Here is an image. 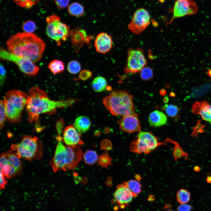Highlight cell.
Segmentation results:
<instances>
[{"mask_svg": "<svg viewBox=\"0 0 211 211\" xmlns=\"http://www.w3.org/2000/svg\"><path fill=\"white\" fill-rule=\"evenodd\" d=\"M163 108L167 115L171 117H176L179 111V108L177 106L172 104H166Z\"/></svg>", "mask_w": 211, "mask_h": 211, "instance_id": "d6a6232c", "label": "cell"}, {"mask_svg": "<svg viewBox=\"0 0 211 211\" xmlns=\"http://www.w3.org/2000/svg\"><path fill=\"white\" fill-rule=\"evenodd\" d=\"M210 173L211 174V172Z\"/></svg>", "mask_w": 211, "mask_h": 211, "instance_id": "7dc6e473", "label": "cell"}, {"mask_svg": "<svg viewBox=\"0 0 211 211\" xmlns=\"http://www.w3.org/2000/svg\"><path fill=\"white\" fill-rule=\"evenodd\" d=\"M132 96L126 91L115 90L104 97L103 103L114 116H127L137 115L135 112Z\"/></svg>", "mask_w": 211, "mask_h": 211, "instance_id": "3957f363", "label": "cell"}, {"mask_svg": "<svg viewBox=\"0 0 211 211\" xmlns=\"http://www.w3.org/2000/svg\"><path fill=\"white\" fill-rule=\"evenodd\" d=\"M6 176L3 172L0 170V189H3L5 188V186L7 183V181L5 178Z\"/></svg>", "mask_w": 211, "mask_h": 211, "instance_id": "b9f144b4", "label": "cell"}, {"mask_svg": "<svg viewBox=\"0 0 211 211\" xmlns=\"http://www.w3.org/2000/svg\"><path fill=\"white\" fill-rule=\"evenodd\" d=\"M98 158L96 152L92 150L87 151L83 155L85 162L90 165L94 164L98 160Z\"/></svg>", "mask_w": 211, "mask_h": 211, "instance_id": "83f0119b", "label": "cell"}, {"mask_svg": "<svg viewBox=\"0 0 211 211\" xmlns=\"http://www.w3.org/2000/svg\"><path fill=\"white\" fill-rule=\"evenodd\" d=\"M11 148L16 151L20 159L31 161L39 159L42 156V143L36 137L24 136L21 142L12 145Z\"/></svg>", "mask_w": 211, "mask_h": 211, "instance_id": "5b68a950", "label": "cell"}, {"mask_svg": "<svg viewBox=\"0 0 211 211\" xmlns=\"http://www.w3.org/2000/svg\"><path fill=\"white\" fill-rule=\"evenodd\" d=\"M53 158L50 161L53 171L56 172L60 170L65 171L67 152L65 146L61 141H58Z\"/></svg>", "mask_w": 211, "mask_h": 211, "instance_id": "7c38bea8", "label": "cell"}, {"mask_svg": "<svg viewBox=\"0 0 211 211\" xmlns=\"http://www.w3.org/2000/svg\"><path fill=\"white\" fill-rule=\"evenodd\" d=\"M124 183L131 192L134 197L137 196L141 192V184L136 180H131Z\"/></svg>", "mask_w": 211, "mask_h": 211, "instance_id": "484cf974", "label": "cell"}, {"mask_svg": "<svg viewBox=\"0 0 211 211\" xmlns=\"http://www.w3.org/2000/svg\"><path fill=\"white\" fill-rule=\"evenodd\" d=\"M67 156L65 171L75 169L82 159L83 152L78 146H65Z\"/></svg>", "mask_w": 211, "mask_h": 211, "instance_id": "5bb4252c", "label": "cell"}, {"mask_svg": "<svg viewBox=\"0 0 211 211\" xmlns=\"http://www.w3.org/2000/svg\"><path fill=\"white\" fill-rule=\"evenodd\" d=\"M80 134L74 126L69 125L63 130V139L68 146L81 145L84 143L81 139Z\"/></svg>", "mask_w": 211, "mask_h": 211, "instance_id": "e0dca14e", "label": "cell"}, {"mask_svg": "<svg viewBox=\"0 0 211 211\" xmlns=\"http://www.w3.org/2000/svg\"><path fill=\"white\" fill-rule=\"evenodd\" d=\"M0 170L2 171L6 178H10L19 175L22 172L10 164L4 156L1 154L0 159Z\"/></svg>", "mask_w": 211, "mask_h": 211, "instance_id": "ffe728a7", "label": "cell"}, {"mask_svg": "<svg viewBox=\"0 0 211 211\" xmlns=\"http://www.w3.org/2000/svg\"><path fill=\"white\" fill-rule=\"evenodd\" d=\"M68 13L71 15L76 17H80L83 15L84 12V6L80 3L74 2L68 7Z\"/></svg>", "mask_w": 211, "mask_h": 211, "instance_id": "cb8c5ba5", "label": "cell"}, {"mask_svg": "<svg viewBox=\"0 0 211 211\" xmlns=\"http://www.w3.org/2000/svg\"><path fill=\"white\" fill-rule=\"evenodd\" d=\"M207 182L209 183H211V176H207L206 178Z\"/></svg>", "mask_w": 211, "mask_h": 211, "instance_id": "7bdbcfd3", "label": "cell"}, {"mask_svg": "<svg viewBox=\"0 0 211 211\" xmlns=\"http://www.w3.org/2000/svg\"><path fill=\"white\" fill-rule=\"evenodd\" d=\"M120 130L129 133L140 131L141 124L137 115L123 116L118 122Z\"/></svg>", "mask_w": 211, "mask_h": 211, "instance_id": "9a60e30c", "label": "cell"}, {"mask_svg": "<svg viewBox=\"0 0 211 211\" xmlns=\"http://www.w3.org/2000/svg\"><path fill=\"white\" fill-rule=\"evenodd\" d=\"M28 96L26 111L28 121L30 123L37 121L41 114L54 113L56 109L70 106L75 101L73 99L59 101L51 100L45 91L36 86L30 90Z\"/></svg>", "mask_w": 211, "mask_h": 211, "instance_id": "7a4b0ae2", "label": "cell"}, {"mask_svg": "<svg viewBox=\"0 0 211 211\" xmlns=\"http://www.w3.org/2000/svg\"><path fill=\"white\" fill-rule=\"evenodd\" d=\"M150 17L148 11L143 8L137 10L128 26L133 33L139 34L142 33L150 23Z\"/></svg>", "mask_w": 211, "mask_h": 211, "instance_id": "30bf717a", "label": "cell"}, {"mask_svg": "<svg viewBox=\"0 0 211 211\" xmlns=\"http://www.w3.org/2000/svg\"><path fill=\"white\" fill-rule=\"evenodd\" d=\"M40 0H13L18 6L27 9L31 8L36 4Z\"/></svg>", "mask_w": 211, "mask_h": 211, "instance_id": "f546056e", "label": "cell"}, {"mask_svg": "<svg viewBox=\"0 0 211 211\" xmlns=\"http://www.w3.org/2000/svg\"><path fill=\"white\" fill-rule=\"evenodd\" d=\"M173 143L175 144V147L173 151V155L176 161L178 159L184 157L186 160H188V154L185 152L180 146L178 143L173 141Z\"/></svg>", "mask_w": 211, "mask_h": 211, "instance_id": "f1b7e54d", "label": "cell"}, {"mask_svg": "<svg viewBox=\"0 0 211 211\" xmlns=\"http://www.w3.org/2000/svg\"><path fill=\"white\" fill-rule=\"evenodd\" d=\"M114 197L118 206L123 209L129 205L134 196L131 192L124 183L117 186Z\"/></svg>", "mask_w": 211, "mask_h": 211, "instance_id": "4fadbf2b", "label": "cell"}, {"mask_svg": "<svg viewBox=\"0 0 211 211\" xmlns=\"http://www.w3.org/2000/svg\"><path fill=\"white\" fill-rule=\"evenodd\" d=\"M147 64V60L142 49L140 48L129 49L127 51L124 72L127 74H133L140 72Z\"/></svg>", "mask_w": 211, "mask_h": 211, "instance_id": "9c48e42d", "label": "cell"}, {"mask_svg": "<svg viewBox=\"0 0 211 211\" xmlns=\"http://www.w3.org/2000/svg\"><path fill=\"white\" fill-rule=\"evenodd\" d=\"M0 127L1 129L4 126V123L6 117L4 100H1L0 103Z\"/></svg>", "mask_w": 211, "mask_h": 211, "instance_id": "d590c367", "label": "cell"}, {"mask_svg": "<svg viewBox=\"0 0 211 211\" xmlns=\"http://www.w3.org/2000/svg\"><path fill=\"white\" fill-rule=\"evenodd\" d=\"M207 74L209 76L211 77V68L207 71Z\"/></svg>", "mask_w": 211, "mask_h": 211, "instance_id": "f6af8a7d", "label": "cell"}, {"mask_svg": "<svg viewBox=\"0 0 211 211\" xmlns=\"http://www.w3.org/2000/svg\"><path fill=\"white\" fill-rule=\"evenodd\" d=\"M113 45L111 37L105 32H101L97 35L94 44L96 51L102 54L109 52L112 48Z\"/></svg>", "mask_w": 211, "mask_h": 211, "instance_id": "2e32d148", "label": "cell"}, {"mask_svg": "<svg viewBox=\"0 0 211 211\" xmlns=\"http://www.w3.org/2000/svg\"><path fill=\"white\" fill-rule=\"evenodd\" d=\"M92 75V73L87 69H84L80 72L78 79L81 81H84L90 78Z\"/></svg>", "mask_w": 211, "mask_h": 211, "instance_id": "8d00e7d4", "label": "cell"}, {"mask_svg": "<svg viewBox=\"0 0 211 211\" xmlns=\"http://www.w3.org/2000/svg\"><path fill=\"white\" fill-rule=\"evenodd\" d=\"M80 63L77 61L73 60L69 62L67 66L68 72L72 74L78 73L81 69Z\"/></svg>", "mask_w": 211, "mask_h": 211, "instance_id": "4dcf8cb0", "label": "cell"}, {"mask_svg": "<svg viewBox=\"0 0 211 211\" xmlns=\"http://www.w3.org/2000/svg\"><path fill=\"white\" fill-rule=\"evenodd\" d=\"M198 10L197 4L194 0H176L173 8V16L167 24L171 23L176 18L194 14Z\"/></svg>", "mask_w": 211, "mask_h": 211, "instance_id": "8fae6325", "label": "cell"}, {"mask_svg": "<svg viewBox=\"0 0 211 211\" xmlns=\"http://www.w3.org/2000/svg\"><path fill=\"white\" fill-rule=\"evenodd\" d=\"M159 144L158 139L152 133L140 131L136 138L132 142L130 148L134 153L146 154L154 150Z\"/></svg>", "mask_w": 211, "mask_h": 211, "instance_id": "52a82bcc", "label": "cell"}, {"mask_svg": "<svg viewBox=\"0 0 211 211\" xmlns=\"http://www.w3.org/2000/svg\"><path fill=\"white\" fill-rule=\"evenodd\" d=\"M140 76L142 79L147 81L152 79L153 72L152 69L149 67H145L141 71Z\"/></svg>", "mask_w": 211, "mask_h": 211, "instance_id": "e575fe53", "label": "cell"}, {"mask_svg": "<svg viewBox=\"0 0 211 211\" xmlns=\"http://www.w3.org/2000/svg\"><path fill=\"white\" fill-rule=\"evenodd\" d=\"M46 33L48 36L55 40L60 46L62 41H66L70 36L72 30L66 24L62 23L59 16L52 14L46 18Z\"/></svg>", "mask_w": 211, "mask_h": 211, "instance_id": "8992f818", "label": "cell"}, {"mask_svg": "<svg viewBox=\"0 0 211 211\" xmlns=\"http://www.w3.org/2000/svg\"><path fill=\"white\" fill-rule=\"evenodd\" d=\"M64 125V120L60 119L57 122L56 124V129L58 134V137H61V135Z\"/></svg>", "mask_w": 211, "mask_h": 211, "instance_id": "ab89813d", "label": "cell"}, {"mask_svg": "<svg viewBox=\"0 0 211 211\" xmlns=\"http://www.w3.org/2000/svg\"><path fill=\"white\" fill-rule=\"evenodd\" d=\"M176 196L177 201L181 204L187 203L190 201V194L189 192L184 189H181L179 190Z\"/></svg>", "mask_w": 211, "mask_h": 211, "instance_id": "4316f807", "label": "cell"}, {"mask_svg": "<svg viewBox=\"0 0 211 211\" xmlns=\"http://www.w3.org/2000/svg\"><path fill=\"white\" fill-rule=\"evenodd\" d=\"M91 125L89 118L84 116H80L77 118L73 124L74 126L80 134L84 133L88 131Z\"/></svg>", "mask_w": 211, "mask_h": 211, "instance_id": "7402d4cb", "label": "cell"}, {"mask_svg": "<svg viewBox=\"0 0 211 211\" xmlns=\"http://www.w3.org/2000/svg\"><path fill=\"white\" fill-rule=\"evenodd\" d=\"M1 59L12 62L18 67L20 70L26 74L34 76L38 73L39 67L34 63L25 58L16 56L3 48L0 50Z\"/></svg>", "mask_w": 211, "mask_h": 211, "instance_id": "ba28073f", "label": "cell"}, {"mask_svg": "<svg viewBox=\"0 0 211 211\" xmlns=\"http://www.w3.org/2000/svg\"><path fill=\"white\" fill-rule=\"evenodd\" d=\"M193 170L195 171L198 172L200 171V168L198 166H195L193 168Z\"/></svg>", "mask_w": 211, "mask_h": 211, "instance_id": "ee69618b", "label": "cell"}, {"mask_svg": "<svg viewBox=\"0 0 211 211\" xmlns=\"http://www.w3.org/2000/svg\"><path fill=\"white\" fill-rule=\"evenodd\" d=\"M70 36L73 47L76 52L78 51L84 43L89 42V37L85 30L81 28L72 30Z\"/></svg>", "mask_w": 211, "mask_h": 211, "instance_id": "d6986e66", "label": "cell"}, {"mask_svg": "<svg viewBox=\"0 0 211 211\" xmlns=\"http://www.w3.org/2000/svg\"><path fill=\"white\" fill-rule=\"evenodd\" d=\"M9 52L35 63L42 58L46 47L44 41L33 33H18L6 42Z\"/></svg>", "mask_w": 211, "mask_h": 211, "instance_id": "6da1fadb", "label": "cell"}, {"mask_svg": "<svg viewBox=\"0 0 211 211\" xmlns=\"http://www.w3.org/2000/svg\"><path fill=\"white\" fill-rule=\"evenodd\" d=\"M48 67L50 71L54 74L61 73L64 69L63 62L57 59L51 61L49 64Z\"/></svg>", "mask_w": 211, "mask_h": 211, "instance_id": "d4e9b609", "label": "cell"}, {"mask_svg": "<svg viewBox=\"0 0 211 211\" xmlns=\"http://www.w3.org/2000/svg\"><path fill=\"white\" fill-rule=\"evenodd\" d=\"M28 96L17 89L8 91L4 97V104L6 118L11 122L21 121L22 111L26 105Z\"/></svg>", "mask_w": 211, "mask_h": 211, "instance_id": "277c9868", "label": "cell"}, {"mask_svg": "<svg viewBox=\"0 0 211 211\" xmlns=\"http://www.w3.org/2000/svg\"><path fill=\"white\" fill-rule=\"evenodd\" d=\"M166 211H174L173 210H168Z\"/></svg>", "mask_w": 211, "mask_h": 211, "instance_id": "bcb514c9", "label": "cell"}, {"mask_svg": "<svg viewBox=\"0 0 211 211\" xmlns=\"http://www.w3.org/2000/svg\"><path fill=\"white\" fill-rule=\"evenodd\" d=\"M70 0H55V3L57 6L60 9H63L67 7Z\"/></svg>", "mask_w": 211, "mask_h": 211, "instance_id": "74e56055", "label": "cell"}, {"mask_svg": "<svg viewBox=\"0 0 211 211\" xmlns=\"http://www.w3.org/2000/svg\"><path fill=\"white\" fill-rule=\"evenodd\" d=\"M192 209L191 205L186 204H181L177 207V211H190Z\"/></svg>", "mask_w": 211, "mask_h": 211, "instance_id": "60d3db41", "label": "cell"}, {"mask_svg": "<svg viewBox=\"0 0 211 211\" xmlns=\"http://www.w3.org/2000/svg\"><path fill=\"white\" fill-rule=\"evenodd\" d=\"M0 85L1 87L4 84L6 78V71L3 65L0 63Z\"/></svg>", "mask_w": 211, "mask_h": 211, "instance_id": "f35d334b", "label": "cell"}, {"mask_svg": "<svg viewBox=\"0 0 211 211\" xmlns=\"http://www.w3.org/2000/svg\"><path fill=\"white\" fill-rule=\"evenodd\" d=\"M112 159L107 152H104L98 158V163L103 167H106L111 164Z\"/></svg>", "mask_w": 211, "mask_h": 211, "instance_id": "1f68e13d", "label": "cell"}, {"mask_svg": "<svg viewBox=\"0 0 211 211\" xmlns=\"http://www.w3.org/2000/svg\"><path fill=\"white\" fill-rule=\"evenodd\" d=\"M92 87L94 91L101 92L104 91L107 87V82L106 79L101 76L95 78L92 83Z\"/></svg>", "mask_w": 211, "mask_h": 211, "instance_id": "603a6c76", "label": "cell"}, {"mask_svg": "<svg viewBox=\"0 0 211 211\" xmlns=\"http://www.w3.org/2000/svg\"><path fill=\"white\" fill-rule=\"evenodd\" d=\"M22 28L24 32L32 33L36 30V25L34 21L28 20L25 22L23 23Z\"/></svg>", "mask_w": 211, "mask_h": 211, "instance_id": "836d02e7", "label": "cell"}, {"mask_svg": "<svg viewBox=\"0 0 211 211\" xmlns=\"http://www.w3.org/2000/svg\"><path fill=\"white\" fill-rule=\"evenodd\" d=\"M167 120V117L165 114L158 110L151 112L148 118L150 126L154 127H160L165 125L166 123Z\"/></svg>", "mask_w": 211, "mask_h": 211, "instance_id": "44dd1931", "label": "cell"}, {"mask_svg": "<svg viewBox=\"0 0 211 211\" xmlns=\"http://www.w3.org/2000/svg\"><path fill=\"white\" fill-rule=\"evenodd\" d=\"M192 111L200 115L203 120L211 123V105L207 101H195L192 105Z\"/></svg>", "mask_w": 211, "mask_h": 211, "instance_id": "ac0fdd59", "label": "cell"}]
</instances>
